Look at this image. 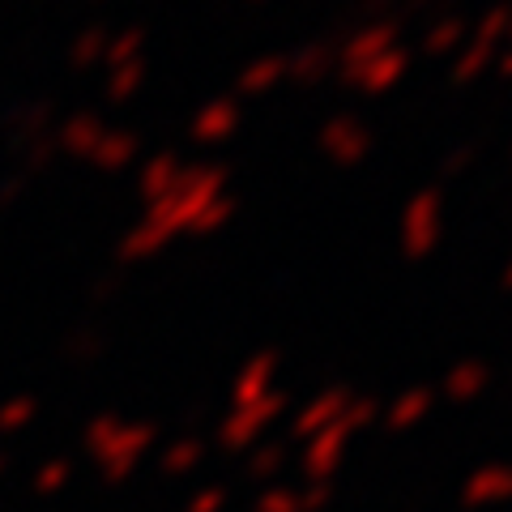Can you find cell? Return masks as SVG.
<instances>
[{"label": "cell", "mask_w": 512, "mask_h": 512, "mask_svg": "<svg viewBox=\"0 0 512 512\" xmlns=\"http://www.w3.org/2000/svg\"><path fill=\"white\" fill-rule=\"evenodd\" d=\"M461 500H466V508H495L512 500V466H478L466 478Z\"/></svg>", "instance_id": "obj_4"}, {"label": "cell", "mask_w": 512, "mask_h": 512, "mask_svg": "<svg viewBox=\"0 0 512 512\" xmlns=\"http://www.w3.org/2000/svg\"><path fill=\"white\" fill-rule=\"evenodd\" d=\"M274 376H278V355H252L235 376V406H248V402H261V397L274 393Z\"/></svg>", "instance_id": "obj_5"}, {"label": "cell", "mask_w": 512, "mask_h": 512, "mask_svg": "<svg viewBox=\"0 0 512 512\" xmlns=\"http://www.w3.org/2000/svg\"><path fill=\"white\" fill-rule=\"evenodd\" d=\"M508 278H512V274H508Z\"/></svg>", "instance_id": "obj_12"}, {"label": "cell", "mask_w": 512, "mask_h": 512, "mask_svg": "<svg viewBox=\"0 0 512 512\" xmlns=\"http://www.w3.org/2000/svg\"><path fill=\"white\" fill-rule=\"evenodd\" d=\"M197 457H201V444L188 440V444H180V448H171V453H167V466H171V470H188V466H197Z\"/></svg>", "instance_id": "obj_10"}, {"label": "cell", "mask_w": 512, "mask_h": 512, "mask_svg": "<svg viewBox=\"0 0 512 512\" xmlns=\"http://www.w3.org/2000/svg\"><path fill=\"white\" fill-rule=\"evenodd\" d=\"M222 504H227L222 491H201L197 500H192V512H222Z\"/></svg>", "instance_id": "obj_11"}, {"label": "cell", "mask_w": 512, "mask_h": 512, "mask_svg": "<svg viewBox=\"0 0 512 512\" xmlns=\"http://www.w3.org/2000/svg\"><path fill=\"white\" fill-rule=\"evenodd\" d=\"M282 461H286V448H282V444H256L248 470H252L256 478H269V474L282 470Z\"/></svg>", "instance_id": "obj_9"}, {"label": "cell", "mask_w": 512, "mask_h": 512, "mask_svg": "<svg viewBox=\"0 0 512 512\" xmlns=\"http://www.w3.org/2000/svg\"><path fill=\"white\" fill-rule=\"evenodd\" d=\"M372 419H376V402H372V397H350V406L342 410V419L329 423L325 431H316V436L303 444V478H308L312 487H329V478L338 474L346 448H350V440H355V431H363Z\"/></svg>", "instance_id": "obj_1"}, {"label": "cell", "mask_w": 512, "mask_h": 512, "mask_svg": "<svg viewBox=\"0 0 512 512\" xmlns=\"http://www.w3.org/2000/svg\"><path fill=\"white\" fill-rule=\"evenodd\" d=\"M329 500V487H303V491H291V487H269L261 500H256V512H320Z\"/></svg>", "instance_id": "obj_6"}, {"label": "cell", "mask_w": 512, "mask_h": 512, "mask_svg": "<svg viewBox=\"0 0 512 512\" xmlns=\"http://www.w3.org/2000/svg\"><path fill=\"white\" fill-rule=\"evenodd\" d=\"M487 367L478 363V359H466V363H457L453 372L444 376V397L448 402H457V406H466V402H474L478 393L487 389Z\"/></svg>", "instance_id": "obj_7"}, {"label": "cell", "mask_w": 512, "mask_h": 512, "mask_svg": "<svg viewBox=\"0 0 512 512\" xmlns=\"http://www.w3.org/2000/svg\"><path fill=\"white\" fill-rule=\"evenodd\" d=\"M282 410H286V397L278 389L269 393V397H261V402L235 406L227 414V423H222V444H227V448H256L265 431L274 427V419H278Z\"/></svg>", "instance_id": "obj_2"}, {"label": "cell", "mask_w": 512, "mask_h": 512, "mask_svg": "<svg viewBox=\"0 0 512 512\" xmlns=\"http://www.w3.org/2000/svg\"><path fill=\"white\" fill-rule=\"evenodd\" d=\"M427 410H431V389H406L389 410H384V423H389L393 431H406L414 423H423Z\"/></svg>", "instance_id": "obj_8"}, {"label": "cell", "mask_w": 512, "mask_h": 512, "mask_svg": "<svg viewBox=\"0 0 512 512\" xmlns=\"http://www.w3.org/2000/svg\"><path fill=\"white\" fill-rule=\"evenodd\" d=\"M350 397H355V393L342 389V384H329V389H320L312 402L295 414L291 436H295V440H312L316 431H325L329 423H338V419H342V410L350 406Z\"/></svg>", "instance_id": "obj_3"}]
</instances>
